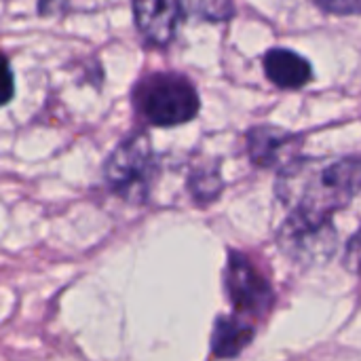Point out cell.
<instances>
[{
    "label": "cell",
    "mask_w": 361,
    "mask_h": 361,
    "mask_svg": "<svg viewBox=\"0 0 361 361\" xmlns=\"http://www.w3.org/2000/svg\"><path fill=\"white\" fill-rule=\"evenodd\" d=\"M277 245L292 262L317 267L334 256L338 247V235L330 218L290 212L288 220L277 233Z\"/></svg>",
    "instance_id": "277c9868"
},
{
    "label": "cell",
    "mask_w": 361,
    "mask_h": 361,
    "mask_svg": "<svg viewBox=\"0 0 361 361\" xmlns=\"http://www.w3.org/2000/svg\"><path fill=\"white\" fill-rule=\"evenodd\" d=\"M298 140L277 127H254L247 133V152L254 165L264 169H283L296 157Z\"/></svg>",
    "instance_id": "52a82bcc"
},
{
    "label": "cell",
    "mask_w": 361,
    "mask_h": 361,
    "mask_svg": "<svg viewBox=\"0 0 361 361\" xmlns=\"http://www.w3.org/2000/svg\"><path fill=\"white\" fill-rule=\"evenodd\" d=\"M226 292L233 307L239 313L262 315L273 305V290L264 275L252 264V260L239 252L228 254L226 264Z\"/></svg>",
    "instance_id": "5b68a950"
},
{
    "label": "cell",
    "mask_w": 361,
    "mask_h": 361,
    "mask_svg": "<svg viewBox=\"0 0 361 361\" xmlns=\"http://www.w3.org/2000/svg\"><path fill=\"white\" fill-rule=\"evenodd\" d=\"M317 6L332 15H360L361 0H315Z\"/></svg>",
    "instance_id": "8fae6325"
},
{
    "label": "cell",
    "mask_w": 361,
    "mask_h": 361,
    "mask_svg": "<svg viewBox=\"0 0 361 361\" xmlns=\"http://www.w3.org/2000/svg\"><path fill=\"white\" fill-rule=\"evenodd\" d=\"M137 112L157 127L188 123L199 112V95L188 78L180 74L146 76L133 91Z\"/></svg>",
    "instance_id": "7a4b0ae2"
},
{
    "label": "cell",
    "mask_w": 361,
    "mask_h": 361,
    "mask_svg": "<svg viewBox=\"0 0 361 361\" xmlns=\"http://www.w3.org/2000/svg\"><path fill=\"white\" fill-rule=\"evenodd\" d=\"M345 267L361 277V228L351 237L345 252Z\"/></svg>",
    "instance_id": "4fadbf2b"
},
{
    "label": "cell",
    "mask_w": 361,
    "mask_h": 361,
    "mask_svg": "<svg viewBox=\"0 0 361 361\" xmlns=\"http://www.w3.org/2000/svg\"><path fill=\"white\" fill-rule=\"evenodd\" d=\"M13 93H15L13 72H11V66H8L6 57L0 55V106L8 104L13 99Z\"/></svg>",
    "instance_id": "7c38bea8"
},
{
    "label": "cell",
    "mask_w": 361,
    "mask_h": 361,
    "mask_svg": "<svg viewBox=\"0 0 361 361\" xmlns=\"http://www.w3.org/2000/svg\"><path fill=\"white\" fill-rule=\"evenodd\" d=\"M186 15V0H133V17L142 36L157 44H169Z\"/></svg>",
    "instance_id": "8992f818"
},
{
    "label": "cell",
    "mask_w": 361,
    "mask_h": 361,
    "mask_svg": "<svg viewBox=\"0 0 361 361\" xmlns=\"http://www.w3.org/2000/svg\"><path fill=\"white\" fill-rule=\"evenodd\" d=\"M264 72L281 89H300L313 76L311 63L290 49H271L264 55Z\"/></svg>",
    "instance_id": "ba28073f"
},
{
    "label": "cell",
    "mask_w": 361,
    "mask_h": 361,
    "mask_svg": "<svg viewBox=\"0 0 361 361\" xmlns=\"http://www.w3.org/2000/svg\"><path fill=\"white\" fill-rule=\"evenodd\" d=\"M188 186H190L195 201L201 205H207L220 195L222 180H220V173L216 169H197V171H192Z\"/></svg>",
    "instance_id": "30bf717a"
},
{
    "label": "cell",
    "mask_w": 361,
    "mask_h": 361,
    "mask_svg": "<svg viewBox=\"0 0 361 361\" xmlns=\"http://www.w3.org/2000/svg\"><path fill=\"white\" fill-rule=\"evenodd\" d=\"M254 338V328L237 315L218 317L212 334V351L220 360L237 357Z\"/></svg>",
    "instance_id": "9c48e42d"
},
{
    "label": "cell",
    "mask_w": 361,
    "mask_h": 361,
    "mask_svg": "<svg viewBox=\"0 0 361 361\" xmlns=\"http://www.w3.org/2000/svg\"><path fill=\"white\" fill-rule=\"evenodd\" d=\"M104 176L106 184L118 197L131 203H142L148 197L154 176V154L148 135L137 131L123 140L108 157Z\"/></svg>",
    "instance_id": "3957f363"
},
{
    "label": "cell",
    "mask_w": 361,
    "mask_h": 361,
    "mask_svg": "<svg viewBox=\"0 0 361 361\" xmlns=\"http://www.w3.org/2000/svg\"><path fill=\"white\" fill-rule=\"evenodd\" d=\"M361 190V157L294 159L279 171L277 197L290 212L330 218Z\"/></svg>",
    "instance_id": "6da1fadb"
}]
</instances>
